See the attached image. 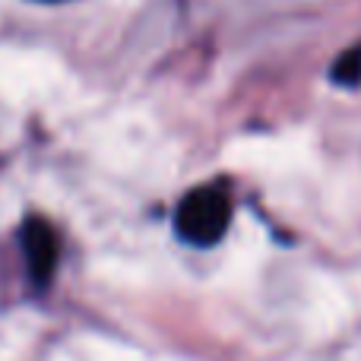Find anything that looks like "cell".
Returning <instances> with one entry per match:
<instances>
[{"label": "cell", "mask_w": 361, "mask_h": 361, "mask_svg": "<svg viewBox=\"0 0 361 361\" xmlns=\"http://www.w3.org/2000/svg\"><path fill=\"white\" fill-rule=\"evenodd\" d=\"M231 222V200L222 184H203L178 203L175 231L193 247H212L225 238Z\"/></svg>", "instance_id": "1"}, {"label": "cell", "mask_w": 361, "mask_h": 361, "mask_svg": "<svg viewBox=\"0 0 361 361\" xmlns=\"http://www.w3.org/2000/svg\"><path fill=\"white\" fill-rule=\"evenodd\" d=\"M38 4H63V0H38Z\"/></svg>", "instance_id": "4"}, {"label": "cell", "mask_w": 361, "mask_h": 361, "mask_svg": "<svg viewBox=\"0 0 361 361\" xmlns=\"http://www.w3.org/2000/svg\"><path fill=\"white\" fill-rule=\"evenodd\" d=\"M333 82H339V86H358L361 82V48L339 57L336 67H333Z\"/></svg>", "instance_id": "3"}, {"label": "cell", "mask_w": 361, "mask_h": 361, "mask_svg": "<svg viewBox=\"0 0 361 361\" xmlns=\"http://www.w3.org/2000/svg\"><path fill=\"white\" fill-rule=\"evenodd\" d=\"M23 254H25V269L35 288H44L57 273L61 263V238H57L54 225L42 216H29L23 222Z\"/></svg>", "instance_id": "2"}]
</instances>
